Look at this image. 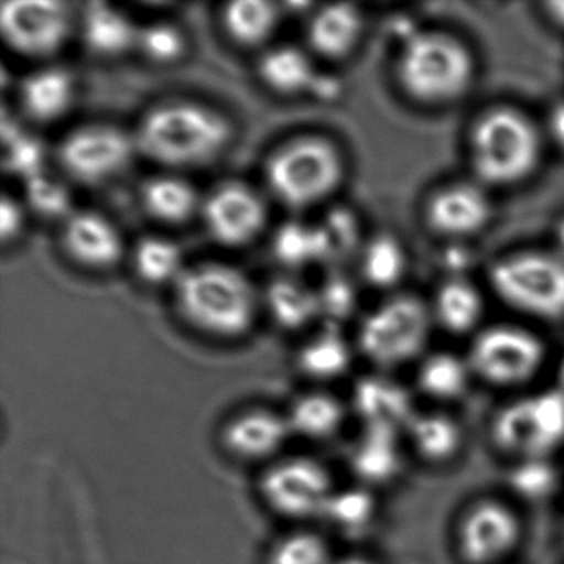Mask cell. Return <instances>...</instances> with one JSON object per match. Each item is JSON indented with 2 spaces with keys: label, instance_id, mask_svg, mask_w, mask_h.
Returning a JSON list of instances; mask_svg holds the SVG:
<instances>
[{
  "label": "cell",
  "instance_id": "6da1fadb",
  "mask_svg": "<svg viewBox=\"0 0 564 564\" xmlns=\"http://www.w3.org/2000/svg\"><path fill=\"white\" fill-rule=\"evenodd\" d=\"M232 137L216 111L186 101L161 105L147 115L134 134L137 150L170 167L199 166L223 153Z\"/></svg>",
  "mask_w": 564,
  "mask_h": 564
},
{
  "label": "cell",
  "instance_id": "7a4b0ae2",
  "mask_svg": "<svg viewBox=\"0 0 564 564\" xmlns=\"http://www.w3.org/2000/svg\"><path fill=\"white\" fill-rule=\"evenodd\" d=\"M176 302L191 325L219 338L243 335L256 318L253 286L242 272L224 263L186 269L176 282Z\"/></svg>",
  "mask_w": 564,
  "mask_h": 564
},
{
  "label": "cell",
  "instance_id": "3957f363",
  "mask_svg": "<svg viewBox=\"0 0 564 564\" xmlns=\"http://www.w3.org/2000/svg\"><path fill=\"white\" fill-rule=\"evenodd\" d=\"M471 166L481 183L510 186L536 170L541 140L530 118L513 108L488 110L470 134Z\"/></svg>",
  "mask_w": 564,
  "mask_h": 564
},
{
  "label": "cell",
  "instance_id": "277c9868",
  "mask_svg": "<svg viewBox=\"0 0 564 564\" xmlns=\"http://www.w3.org/2000/svg\"><path fill=\"white\" fill-rule=\"evenodd\" d=\"M474 75L470 51L445 32H417L405 41L399 55V84L421 104L441 105L462 97Z\"/></svg>",
  "mask_w": 564,
  "mask_h": 564
},
{
  "label": "cell",
  "instance_id": "5b68a950",
  "mask_svg": "<svg viewBox=\"0 0 564 564\" xmlns=\"http://www.w3.org/2000/svg\"><path fill=\"white\" fill-rule=\"evenodd\" d=\"M273 196L292 207L315 206L335 193L345 174L341 153L332 141L303 137L283 144L267 163Z\"/></svg>",
  "mask_w": 564,
  "mask_h": 564
},
{
  "label": "cell",
  "instance_id": "8992f818",
  "mask_svg": "<svg viewBox=\"0 0 564 564\" xmlns=\"http://www.w3.org/2000/svg\"><path fill=\"white\" fill-rule=\"evenodd\" d=\"M490 283L518 312L543 319L564 316V257L544 252L505 257L491 267Z\"/></svg>",
  "mask_w": 564,
  "mask_h": 564
},
{
  "label": "cell",
  "instance_id": "52a82bcc",
  "mask_svg": "<svg viewBox=\"0 0 564 564\" xmlns=\"http://www.w3.org/2000/svg\"><path fill=\"white\" fill-rule=\"evenodd\" d=\"M431 322V312L421 300L395 296L366 316L359 328V348L381 368L404 365L421 355Z\"/></svg>",
  "mask_w": 564,
  "mask_h": 564
},
{
  "label": "cell",
  "instance_id": "ba28073f",
  "mask_svg": "<svg viewBox=\"0 0 564 564\" xmlns=\"http://www.w3.org/2000/svg\"><path fill=\"white\" fill-rule=\"evenodd\" d=\"M495 444L521 458L546 457L564 441V391L540 392L505 405L491 424Z\"/></svg>",
  "mask_w": 564,
  "mask_h": 564
},
{
  "label": "cell",
  "instance_id": "9c48e42d",
  "mask_svg": "<svg viewBox=\"0 0 564 564\" xmlns=\"http://www.w3.org/2000/svg\"><path fill=\"white\" fill-rule=\"evenodd\" d=\"M546 359L544 343L528 329L498 325L475 336L468 352L471 372L500 388L520 386L540 372Z\"/></svg>",
  "mask_w": 564,
  "mask_h": 564
},
{
  "label": "cell",
  "instance_id": "30bf717a",
  "mask_svg": "<svg viewBox=\"0 0 564 564\" xmlns=\"http://www.w3.org/2000/svg\"><path fill=\"white\" fill-rule=\"evenodd\" d=\"M267 507L289 520L323 517L332 500V475L322 462L290 457L270 465L259 481Z\"/></svg>",
  "mask_w": 564,
  "mask_h": 564
},
{
  "label": "cell",
  "instance_id": "8fae6325",
  "mask_svg": "<svg viewBox=\"0 0 564 564\" xmlns=\"http://www.w3.org/2000/svg\"><path fill=\"white\" fill-rule=\"evenodd\" d=\"M134 138L110 124L77 128L58 147V163L65 173L87 186H98L120 176L133 160Z\"/></svg>",
  "mask_w": 564,
  "mask_h": 564
},
{
  "label": "cell",
  "instance_id": "7c38bea8",
  "mask_svg": "<svg viewBox=\"0 0 564 564\" xmlns=\"http://www.w3.org/2000/svg\"><path fill=\"white\" fill-rule=\"evenodd\" d=\"M517 511L497 498L474 501L458 520V556L467 564H500L521 540Z\"/></svg>",
  "mask_w": 564,
  "mask_h": 564
},
{
  "label": "cell",
  "instance_id": "4fadbf2b",
  "mask_svg": "<svg viewBox=\"0 0 564 564\" xmlns=\"http://www.w3.org/2000/svg\"><path fill=\"white\" fill-rule=\"evenodd\" d=\"M0 29L6 42L25 57H47L67 41L68 6L55 0H14L2 4Z\"/></svg>",
  "mask_w": 564,
  "mask_h": 564
},
{
  "label": "cell",
  "instance_id": "5bb4252c",
  "mask_svg": "<svg viewBox=\"0 0 564 564\" xmlns=\"http://www.w3.org/2000/svg\"><path fill=\"white\" fill-rule=\"evenodd\" d=\"M203 217L217 242L239 247L259 236L267 220V210L256 191L246 184L227 183L206 197Z\"/></svg>",
  "mask_w": 564,
  "mask_h": 564
},
{
  "label": "cell",
  "instance_id": "9a60e30c",
  "mask_svg": "<svg viewBox=\"0 0 564 564\" xmlns=\"http://www.w3.org/2000/svg\"><path fill=\"white\" fill-rule=\"evenodd\" d=\"M292 435L289 419L272 409H246L227 421L220 432L224 451L240 462L272 458Z\"/></svg>",
  "mask_w": 564,
  "mask_h": 564
},
{
  "label": "cell",
  "instance_id": "2e32d148",
  "mask_svg": "<svg viewBox=\"0 0 564 564\" xmlns=\"http://www.w3.org/2000/svg\"><path fill=\"white\" fill-rule=\"evenodd\" d=\"M491 204L475 184H452L429 199L425 217L435 232L447 237H467L487 226Z\"/></svg>",
  "mask_w": 564,
  "mask_h": 564
},
{
  "label": "cell",
  "instance_id": "e0dca14e",
  "mask_svg": "<svg viewBox=\"0 0 564 564\" xmlns=\"http://www.w3.org/2000/svg\"><path fill=\"white\" fill-rule=\"evenodd\" d=\"M62 242L68 256L90 269H108L120 260L123 242L117 227L91 210L72 213L65 219Z\"/></svg>",
  "mask_w": 564,
  "mask_h": 564
},
{
  "label": "cell",
  "instance_id": "ac0fdd59",
  "mask_svg": "<svg viewBox=\"0 0 564 564\" xmlns=\"http://www.w3.org/2000/svg\"><path fill=\"white\" fill-rule=\"evenodd\" d=\"M355 408L368 427L399 431L408 427L415 415L408 391L398 382L379 376H369L358 382L355 389Z\"/></svg>",
  "mask_w": 564,
  "mask_h": 564
},
{
  "label": "cell",
  "instance_id": "d6986e66",
  "mask_svg": "<svg viewBox=\"0 0 564 564\" xmlns=\"http://www.w3.org/2000/svg\"><path fill=\"white\" fill-rule=\"evenodd\" d=\"M362 18L351 4H333L319 9L308 25V42L325 58L346 57L358 45Z\"/></svg>",
  "mask_w": 564,
  "mask_h": 564
},
{
  "label": "cell",
  "instance_id": "ffe728a7",
  "mask_svg": "<svg viewBox=\"0 0 564 564\" xmlns=\"http://www.w3.org/2000/svg\"><path fill=\"white\" fill-rule=\"evenodd\" d=\"M74 78L62 68H44L24 78L21 104L35 121H55L64 117L74 101Z\"/></svg>",
  "mask_w": 564,
  "mask_h": 564
},
{
  "label": "cell",
  "instance_id": "44dd1931",
  "mask_svg": "<svg viewBox=\"0 0 564 564\" xmlns=\"http://www.w3.org/2000/svg\"><path fill=\"white\" fill-rule=\"evenodd\" d=\"M140 29L107 4H91L85 12L84 39L94 54L115 57L137 47Z\"/></svg>",
  "mask_w": 564,
  "mask_h": 564
},
{
  "label": "cell",
  "instance_id": "7402d4cb",
  "mask_svg": "<svg viewBox=\"0 0 564 564\" xmlns=\"http://www.w3.org/2000/svg\"><path fill=\"white\" fill-rule=\"evenodd\" d=\"M141 203L151 217L167 224L186 223L199 209L194 187L176 176H158L144 183Z\"/></svg>",
  "mask_w": 564,
  "mask_h": 564
},
{
  "label": "cell",
  "instance_id": "603a6c76",
  "mask_svg": "<svg viewBox=\"0 0 564 564\" xmlns=\"http://www.w3.org/2000/svg\"><path fill=\"white\" fill-rule=\"evenodd\" d=\"M405 431L417 454L432 464L452 460L460 452L464 442L460 425L438 412L415 414Z\"/></svg>",
  "mask_w": 564,
  "mask_h": 564
},
{
  "label": "cell",
  "instance_id": "cb8c5ba5",
  "mask_svg": "<svg viewBox=\"0 0 564 564\" xmlns=\"http://www.w3.org/2000/svg\"><path fill=\"white\" fill-rule=\"evenodd\" d=\"M292 434L302 435L312 441L333 437L345 422V408L335 395L326 392H308L300 395L289 414Z\"/></svg>",
  "mask_w": 564,
  "mask_h": 564
},
{
  "label": "cell",
  "instance_id": "d4e9b609",
  "mask_svg": "<svg viewBox=\"0 0 564 564\" xmlns=\"http://www.w3.org/2000/svg\"><path fill=\"white\" fill-rule=\"evenodd\" d=\"M401 464L398 431L388 427H368L362 441L352 452V468L368 481H386L394 477Z\"/></svg>",
  "mask_w": 564,
  "mask_h": 564
},
{
  "label": "cell",
  "instance_id": "484cf974",
  "mask_svg": "<svg viewBox=\"0 0 564 564\" xmlns=\"http://www.w3.org/2000/svg\"><path fill=\"white\" fill-rule=\"evenodd\" d=\"M267 305L275 322L289 329L302 328L322 315L318 292L289 276L270 283L267 290Z\"/></svg>",
  "mask_w": 564,
  "mask_h": 564
},
{
  "label": "cell",
  "instance_id": "4316f807",
  "mask_svg": "<svg viewBox=\"0 0 564 564\" xmlns=\"http://www.w3.org/2000/svg\"><path fill=\"white\" fill-rule=\"evenodd\" d=\"M484 300L471 283L448 280L441 286L434 302V316L448 333L471 332L480 322Z\"/></svg>",
  "mask_w": 564,
  "mask_h": 564
},
{
  "label": "cell",
  "instance_id": "83f0119b",
  "mask_svg": "<svg viewBox=\"0 0 564 564\" xmlns=\"http://www.w3.org/2000/svg\"><path fill=\"white\" fill-rule=\"evenodd\" d=\"M260 75L272 90L283 95L312 90L318 77L306 54L295 47H276L267 52L260 61Z\"/></svg>",
  "mask_w": 564,
  "mask_h": 564
},
{
  "label": "cell",
  "instance_id": "f1b7e54d",
  "mask_svg": "<svg viewBox=\"0 0 564 564\" xmlns=\"http://www.w3.org/2000/svg\"><path fill=\"white\" fill-rule=\"evenodd\" d=\"M276 22V6L265 0H237L224 12L227 34L243 47L263 44L275 31Z\"/></svg>",
  "mask_w": 564,
  "mask_h": 564
},
{
  "label": "cell",
  "instance_id": "f546056e",
  "mask_svg": "<svg viewBox=\"0 0 564 564\" xmlns=\"http://www.w3.org/2000/svg\"><path fill=\"white\" fill-rule=\"evenodd\" d=\"M470 375L467 359L464 361L454 352H435L422 361L417 384L432 399L451 401L464 394Z\"/></svg>",
  "mask_w": 564,
  "mask_h": 564
},
{
  "label": "cell",
  "instance_id": "4dcf8cb0",
  "mask_svg": "<svg viewBox=\"0 0 564 564\" xmlns=\"http://www.w3.org/2000/svg\"><path fill=\"white\" fill-rule=\"evenodd\" d=\"M318 262L336 267L358 250V219L351 210L336 207L315 226Z\"/></svg>",
  "mask_w": 564,
  "mask_h": 564
},
{
  "label": "cell",
  "instance_id": "1f68e13d",
  "mask_svg": "<svg viewBox=\"0 0 564 564\" xmlns=\"http://www.w3.org/2000/svg\"><path fill=\"white\" fill-rule=\"evenodd\" d=\"M351 365L348 343L335 329L323 332L303 346L299 366L303 375L316 381H328L345 375Z\"/></svg>",
  "mask_w": 564,
  "mask_h": 564
},
{
  "label": "cell",
  "instance_id": "d6a6232c",
  "mask_svg": "<svg viewBox=\"0 0 564 564\" xmlns=\"http://www.w3.org/2000/svg\"><path fill=\"white\" fill-rule=\"evenodd\" d=\"M183 252L173 240L164 237H144L134 249V267L144 282H177L184 270Z\"/></svg>",
  "mask_w": 564,
  "mask_h": 564
},
{
  "label": "cell",
  "instance_id": "836d02e7",
  "mask_svg": "<svg viewBox=\"0 0 564 564\" xmlns=\"http://www.w3.org/2000/svg\"><path fill=\"white\" fill-rule=\"evenodd\" d=\"M365 279L379 289L395 285L404 275L405 253L399 240L382 234L375 237L361 252Z\"/></svg>",
  "mask_w": 564,
  "mask_h": 564
},
{
  "label": "cell",
  "instance_id": "e575fe53",
  "mask_svg": "<svg viewBox=\"0 0 564 564\" xmlns=\"http://www.w3.org/2000/svg\"><path fill=\"white\" fill-rule=\"evenodd\" d=\"M4 167L24 181L44 173L45 151L37 138L22 131L6 118L2 121Z\"/></svg>",
  "mask_w": 564,
  "mask_h": 564
},
{
  "label": "cell",
  "instance_id": "d590c367",
  "mask_svg": "<svg viewBox=\"0 0 564 564\" xmlns=\"http://www.w3.org/2000/svg\"><path fill=\"white\" fill-rule=\"evenodd\" d=\"M273 252L279 262L292 269L318 262L315 226L299 220L283 224L273 237Z\"/></svg>",
  "mask_w": 564,
  "mask_h": 564
},
{
  "label": "cell",
  "instance_id": "8d00e7d4",
  "mask_svg": "<svg viewBox=\"0 0 564 564\" xmlns=\"http://www.w3.org/2000/svg\"><path fill=\"white\" fill-rule=\"evenodd\" d=\"M267 564H332L325 538L312 531H295L275 541Z\"/></svg>",
  "mask_w": 564,
  "mask_h": 564
},
{
  "label": "cell",
  "instance_id": "74e56055",
  "mask_svg": "<svg viewBox=\"0 0 564 564\" xmlns=\"http://www.w3.org/2000/svg\"><path fill=\"white\" fill-rule=\"evenodd\" d=\"M25 197L29 206L42 217L67 219L72 214L70 191L61 181L48 176L45 171L25 181Z\"/></svg>",
  "mask_w": 564,
  "mask_h": 564
},
{
  "label": "cell",
  "instance_id": "f35d334b",
  "mask_svg": "<svg viewBox=\"0 0 564 564\" xmlns=\"http://www.w3.org/2000/svg\"><path fill=\"white\" fill-rule=\"evenodd\" d=\"M372 514H375L372 495L366 490L351 488L339 494L335 491L323 517H328L333 523L339 524L345 530H356L369 523Z\"/></svg>",
  "mask_w": 564,
  "mask_h": 564
},
{
  "label": "cell",
  "instance_id": "ab89813d",
  "mask_svg": "<svg viewBox=\"0 0 564 564\" xmlns=\"http://www.w3.org/2000/svg\"><path fill=\"white\" fill-rule=\"evenodd\" d=\"M556 470L544 457L521 458L510 474L513 490L531 500L550 495L556 487Z\"/></svg>",
  "mask_w": 564,
  "mask_h": 564
},
{
  "label": "cell",
  "instance_id": "60d3db41",
  "mask_svg": "<svg viewBox=\"0 0 564 564\" xmlns=\"http://www.w3.org/2000/svg\"><path fill=\"white\" fill-rule=\"evenodd\" d=\"M137 47H140L151 61L158 64H170L184 54L186 42L180 29L164 22H156L140 29Z\"/></svg>",
  "mask_w": 564,
  "mask_h": 564
},
{
  "label": "cell",
  "instance_id": "b9f144b4",
  "mask_svg": "<svg viewBox=\"0 0 564 564\" xmlns=\"http://www.w3.org/2000/svg\"><path fill=\"white\" fill-rule=\"evenodd\" d=\"M319 312L333 322L351 315L356 305V292L348 276L333 270L318 290Z\"/></svg>",
  "mask_w": 564,
  "mask_h": 564
},
{
  "label": "cell",
  "instance_id": "7bdbcfd3",
  "mask_svg": "<svg viewBox=\"0 0 564 564\" xmlns=\"http://www.w3.org/2000/svg\"><path fill=\"white\" fill-rule=\"evenodd\" d=\"M22 226H24L22 207L11 197H2V204H0V236H2V242L8 243L9 240L15 239L21 232Z\"/></svg>",
  "mask_w": 564,
  "mask_h": 564
},
{
  "label": "cell",
  "instance_id": "ee69618b",
  "mask_svg": "<svg viewBox=\"0 0 564 564\" xmlns=\"http://www.w3.org/2000/svg\"><path fill=\"white\" fill-rule=\"evenodd\" d=\"M551 137L564 150V101L563 104L554 105L547 120Z\"/></svg>",
  "mask_w": 564,
  "mask_h": 564
},
{
  "label": "cell",
  "instance_id": "f6af8a7d",
  "mask_svg": "<svg viewBox=\"0 0 564 564\" xmlns=\"http://www.w3.org/2000/svg\"><path fill=\"white\" fill-rule=\"evenodd\" d=\"M316 97L326 98L332 100L336 94H338V82L335 78L329 77H316L315 84H313L312 90Z\"/></svg>",
  "mask_w": 564,
  "mask_h": 564
},
{
  "label": "cell",
  "instance_id": "bcb514c9",
  "mask_svg": "<svg viewBox=\"0 0 564 564\" xmlns=\"http://www.w3.org/2000/svg\"><path fill=\"white\" fill-rule=\"evenodd\" d=\"M546 14L557 28L564 29V0H554L546 4Z\"/></svg>",
  "mask_w": 564,
  "mask_h": 564
},
{
  "label": "cell",
  "instance_id": "7dc6e473",
  "mask_svg": "<svg viewBox=\"0 0 564 564\" xmlns=\"http://www.w3.org/2000/svg\"><path fill=\"white\" fill-rule=\"evenodd\" d=\"M556 246L561 252L560 256L564 257V217L556 226Z\"/></svg>",
  "mask_w": 564,
  "mask_h": 564
},
{
  "label": "cell",
  "instance_id": "c3c4849f",
  "mask_svg": "<svg viewBox=\"0 0 564 564\" xmlns=\"http://www.w3.org/2000/svg\"><path fill=\"white\" fill-rule=\"evenodd\" d=\"M333 564H375L371 560H368V557L362 556H348L343 557V560L336 561V563Z\"/></svg>",
  "mask_w": 564,
  "mask_h": 564
},
{
  "label": "cell",
  "instance_id": "681fc988",
  "mask_svg": "<svg viewBox=\"0 0 564 564\" xmlns=\"http://www.w3.org/2000/svg\"><path fill=\"white\" fill-rule=\"evenodd\" d=\"M561 381H563V386H564V362H563V366H561Z\"/></svg>",
  "mask_w": 564,
  "mask_h": 564
}]
</instances>
